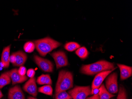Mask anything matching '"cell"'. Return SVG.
Returning a JSON list of instances; mask_svg holds the SVG:
<instances>
[{"mask_svg":"<svg viewBox=\"0 0 132 99\" xmlns=\"http://www.w3.org/2000/svg\"><path fill=\"white\" fill-rule=\"evenodd\" d=\"M116 68L114 64L106 60H101L90 64L82 65L80 72L85 75H93L106 71L111 70Z\"/></svg>","mask_w":132,"mask_h":99,"instance_id":"cell-1","label":"cell"},{"mask_svg":"<svg viewBox=\"0 0 132 99\" xmlns=\"http://www.w3.org/2000/svg\"><path fill=\"white\" fill-rule=\"evenodd\" d=\"M34 44L39 54L43 56H46L53 49L61 45V43L49 37L36 40Z\"/></svg>","mask_w":132,"mask_h":99,"instance_id":"cell-2","label":"cell"},{"mask_svg":"<svg viewBox=\"0 0 132 99\" xmlns=\"http://www.w3.org/2000/svg\"><path fill=\"white\" fill-rule=\"evenodd\" d=\"M73 87V74L70 71L61 70L59 72L55 87V94L65 91Z\"/></svg>","mask_w":132,"mask_h":99,"instance_id":"cell-3","label":"cell"},{"mask_svg":"<svg viewBox=\"0 0 132 99\" xmlns=\"http://www.w3.org/2000/svg\"><path fill=\"white\" fill-rule=\"evenodd\" d=\"M92 89L90 86H76L70 90L68 94L73 99H86L91 94Z\"/></svg>","mask_w":132,"mask_h":99,"instance_id":"cell-4","label":"cell"},{"mask_svg":"<svg viewBox=\"0 0 132 99\" xmlns=\"http://www.w3.org/2000/svg\"><path fill=\"white\" fill-rule=\"evenodd\" d=\"M106 88L110 93L114 94L118 92V74L112 73L109 76L106 80Z\"/></svg>","mask_w":132,"mask_h":99,"instance_id":"cell-5","label":"cell"},{"mask_svg":"<svg viewBox=\"0 0 132 99\" xmlns=\"http://www.w3.org/2000/svg\"><path fill=\"white\" fill-rule=\"evenodd\" d=\"M34 58L36 64L43 71L46 72H52L53 71L54 66L51 61L41 58L37 55H35Z\"/></svg>","mask_w":132,"mask_h":99,"instance_id":"cell-6","label":"cell"},{"mask_svg":"<svg viewBox=\"0 0 132 99\" xmlns=\"http://www.w3.org/2000/svg\"><path fill=\"white\" fill-rule=\"evenodd\" d=\"M51 55L54 59L57 69L68 65V59L64 52L59 51L52 53Z\"/></svg>","mask_w":132,"mask_h":99,"instance_id":"cell-7","label":"cell"},{"mask_svg":"<svg viewBox=\"0 0 132 99\" xmlns=\"http://www.w3.org/2000/svg\"><path fill=\"white\" fill-rule=\"evenodd\" d=\"M116 68L117 67L111 70L106 71L97 74L95 77L93 81L92 90L98 89L105 78L110 74L113 71L115 70Z\"/></svg>","mask_w":132,"mask_h":99,"instance_id":"cell-8","label":"cell"},{"mask_svg":"<svg viewBox=\"0 0 132 99\" xmlns=\"http://www.w3.org/2000/svg\"><path fill=\"white\" fill-rule=\"evenodd\" d=\"M23 89L29 94L36 97L37 95V88L35 78L30 79L24 85Z\"/></svg>","mask_w":132,"mask_h":99,"instance_id":"cell-9","label":"cell"},{"mask_svg":"<svg viewBox=\"0 0 132 99\" xmlns=\"http://www.w3.org/2000/svg\"><path fill=\"white\" fill-rule=\"evenodd\" d=\"M8 99H25L24 94L19 86H15L9 89Z\"/></svg>","mask_w":132,"mask_h":99,"instance_id":"cell-10","label":"cell"},{"mask_svg":"<svg viewBox=\"0 0 132 99\" xmlns=\"http://www.w3.org/2000/svg\"><path fill=\"white\" fill-rule=\"evenodd\" d=\"M8 73L12 80L13 85L17 83H22L27 79V77L26 76H22L20 75L18 72L17 69L11 70L10 71H8Z\"/></svg>","mask_w":132,"mask_h":99,"instance_id":"cell-11","label":"cell"},{"mask_svg":"<svg viewBox=\"0 0 132 99\" xmlns=\"http://www.w3.org/2000/svg\"><path fill=\"white\" fill-rule=\"evenodd\" d=\"M117 65L120 71V78L121 80L126 79L132 76V67L120 64Z\"/></svg>","mask_w":132,"mask_h":99,"instance_id":"cell-12","label":"cell"},{"mask_svg":"<svg viewBox=\"0 0 132 99\" xmlns=\"http://www.w3.org/2000/svg\"><path fill=\"white\" fill-rule=\"evenodd\" d=\"M15 55V62L14 66H21L25 64L27 59L26 54L22 51H18L14 53Z\"/></svg>","mask_w":132,"mask_h":99,"instance_id":"cell-13","label":"cell"},{"mask_svg":"<svg viewBox=\"0 0 132 99\" xmlns=\"http://www.w3.org/2000/svg\"><path fill=\"white\" fill-rule=\"evenodd\" d=\"M11 45H9L4 48L1 56V62L4 64L5 68H8L9 66L10 50Z\"/></svg>","mask_w":132,"mask_h":99,"instance_id":"cell-14","label":"cell"},{"mask_svg":"<svg viewBox=\"0 0 132 99\" xmlns=\"http://www.w3.org/2000/svg\"><path fill=\"white\" fill-rule=\"evenodd\" d=\"M98 94L99 99H110L116 95L110 93L106 89L104 84H102L98 88Z\"/></svg>","mask_w":132,"mask_h":99,"instance_id":"cell-15","label":"cell"},{"mask_svg":"<svg viewBox=\"0 0 132 99\" xmlns=\"http://www.w3.org/2000/svg\"><path fill=\"white\" fill-rule=\"evenodd\" d=\"M37 82L40 85H52V82L50 76L49 75H42L38 77Z\"/></svg>","mask_w":132,"mask_h":99,"instance_id":"cell-16","label":"cell"},{"mask_svg":"<svg viewBox=\"0 0 132 99\" xmlns=\"http://www.w3.org/2000/svg\"><path fill=\"white\" fill-rule=\"evenodd\" d=\"M11 81V79L8 72L2 74L0 76V89L9 84Z\"/></svg>","mask_w":132,"mask_h":99,"instance_id":"cell-17","label":"cell"},{"mask_svg":"<svg viewBox=\"0 0 132 99\" xmlns=\"http://www.w3.org/2000/svg\"><path fill=\"white\" fill-rule=\"evenodd\" d=\"M76 54L78 57L81 59H86L89 55V52L85 47H82L78 48L76 51Z\"/></svg>","mask_w":132,"mask_h":99,"instance_id":"cell-18","label":"cell"},{"mask_svg":"<svg viewBox=\"0 0 132 99\" xmlns=\"http://www.w3.org/2000/svg\"><path fill=\"white\" fill-rule=\"evenodd\" d=\"M38 91L46 95L52 96L53 89L50 85H46L39 88Z\"/></svg>","mask_w":132,"mask_h":99,"instance_id":"cell-19","label":"cell"},{"mask_svg":"<svg viewBox=\"0 0 132 99\" xmlns=\"http://www.w3.org/2000/svg\"><path fill=\"white\" fill-rule=\"evenodd\" d=\"M64 47L66 50L70 52H72L80 48V45L77 42H69L66 44Z\"/></svg>","mask_w":132,"mask_h":99,"instance_id":"cell-20","label":"cell"},{"mask_svg":"<svg viewBox=\"0 0 132 99\" xmlns=\"http://www.w3.org/2000/svg\"><path fill=\"white\" fill-rule=\"evenodd\" d=\"M117 99H127L126 90L123 86H122L119 87Z\"/></svg>","mask_w":132,"mask_h":99,"instance_id":"cell-21","label":"cell"},{"mask_svg":"<svg viewBox=\"0 0 132 99\" xmlns=\"http://www.w3.org/2000/svg\"><path fill=\"white\" fill-rule=\"evenodd\" d=\"M35 44L32 42H28L25 43L24 46V50L27 53L32 52L35 50Z\"/></svg>","mask_w":132,"mask_h":99,"instance_id":"cell-22","label":"cell"},{"mask_svg":"<svg viewBox=\"0 0 132 99\" xmlns=\"http://www.w3.org/2000/svg\"><path fill=\"white\" fill-rule=\"evenodd\" d=\"M72 97L65 91L61 92L55 94V99H72Z\"/></svg>","mask_w":132,"mask_h":99,"instance_id":"cell-23","label":"cell"},{"mask_svg":"<svg viewBox=\"0 0 132 99\" xmlns=\"http://www.w3.org/2000/svg\"><path fill=\"white\" fill-rule=\"evenodd\" d=\"M26 71L27 70L26 67L23 66H21L19 70H18V72L19 73V74L22 76H26Z\"/></svg>","mask_w":132,"mask_h":99,"instance_id":"cell-24","label":"cell"},{"mask_svg":"<svg viewBox=\"0 0 132 99\" xmlns=\"http://www.w3.org/2000/svg\"><path fill=\"white\" fill-rule=\"evenodd\" d=\"M27 74L28 77L30 78H33L35 74V71L33 69H29L27 71Z\"/></svg>","mask_w":132,"mask_h":99,"instance_id":"cell-25","label":"cell"},{"mask_svg":"<svg viewBox=\"0 0 132 99\" xmlns=\"http://www.w3.org/2000/svg\"><path fill=\"white\" fill-rule=\"evenodd\" d=\"M15 54H12L10 57V62L13 64H15Z\"/></svg>","mask_w":132,"mask_h":99,"instance_id":"cell-26","label":"cell"},{"mask_svg":"<svg viewBox=\"0 0 132 99\" xmlns=\"http://www.w3.org/2000/svg\"><path fill=\"white\" fill-rule=\"evenodd\" d=\"M86 99H99V95H98V94H94L92 96L87 97Z\"/></svg>","mask_w":132,"mask_h":99,"instance_id":"cell-27","label":"cell"},{"mask_svg":"<svg viewBox=\"0 0 132 99\" xmlns=\"http://www.w3.org/2000/svg\"><path fill=\"white\" fill-rule=\"evenodd\" d=\"M3 68H5L4 64L2 63L1 61L0 62V70H2Z\"/></svg>","mask_w":132,"mask_h":99,"instance_id":"cell-28","label":"cell"},{"mask_svg":"<svg viewBox=\"0 0 132 99\" xmlns=\"http://www.w3.org/2000/svg\"><path fill=\"white\" fill-rule=\"evenodd\" d=\"M3 96V95L2 94L1 91L0 90V99H1Z\"/></svg>","mask_w":132,"mask_h":99,"instance_id":"cell-29","label":"cell"},{"mask_svg":"<svg viewBox=\"0 0 132 99\" xmlns=\"http://www.w3.org/2000/svg\"><path fill=\"white\" fill-rule=\"evenodd\" d=\"M27 99H37L35 97H32L29 96L27 97Z\"/></svg>","mask_w":132,"mask_h":99,"instance_id":"cell-30","label":"cell"},{"mask_svg":"<svg viewBox=\"0 0 132 99\" xmlns=\"http://www.w3.org/2000/svg\"><path fill=\"white\" fill-rule=\"evenodd\" d=\"M113 99V98H112V99Z\"/></svg>","mask_w":132,"mask_h":99,"instance_id":"cell-31","label":"cell"}]
</instances>
